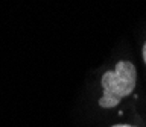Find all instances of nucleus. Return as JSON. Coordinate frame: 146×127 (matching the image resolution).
Instances as JSON below:
<instances>
[{"label":"nucleus","mask_w":146,"mask_h":127,"mask_svg":"<svg viewBox=\"0 0 146 127\" xmlns=\"http://www.w3.org/2000/svg\"><path fill=\"white\" fill-rule=\"evenodd\" d=\"M137 71L134 64L120 61L113 71H107L100 79L104 95L99 100V106L110 109L117 106L122 98L128 97L135 88Z\"/></svg>","instance_id":"nucleus-1"},{"label":"nucleus","mask_w":146,"mask_h":127,"mask_svg":"<svg viewBox=\"0 0 146 127\" xmlns=\"http://www.w3.org/2000/svg\"><path fill=\"white\" fill-rule=\"evenodd\" d=\"M143 61H145V64H146V43L143 44Z\"/></svg>","instance_id":"nucleus-2"},{"label":"nucleus","mask_w":146,"mask_h":127,"mask_svg":"<svg viewBox=\"0 0 146 127\" xmlns=\"http://www.w3.org/2000/svg\"><path fill=\"white\" fill-rule=\"evenodd\" d=\"M113 127H135V126H129V124H117V126H113Z\"/></svg>","instance_id":"nucleus-3"}]
</instances>
